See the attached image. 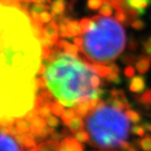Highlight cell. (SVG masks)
Returning a JSON list of instances; mask_svg holds the SVG:
<instances>
[{
  "label": "cell",
  "mask_w": 151,
  "mask_h": 151,
  "mask_svg": "<svg viewBox=\"0 0 151 151\" xmlns=\"http://www.w3.org/2000/svg\"><path fill=\"white\" fill-rule=\"evenodd\" d=\"M145 22L141 19H136L135 21H133L132 24H131V27L136 29V30H142L145 28Z\"/></svg>",
  "instance_id": "f35d334b"
},
{
  "label": "cell",
  "mask_w": 151,
  "mask_h": 151,
  "mask_svg": "<svg viewBox=\"0 0 151 151\" xmlns=\"http://www.w3.org/2000/svg\"><path fill=\"white\" fill-rule=\"evenodd\" d=\"M131 147H132V146L130 145V143H128L127 141L122 142L121 145H120V147H119V148L121 149V151H129V150L131 149Z\"/></svg>",
  "instance_id": "f6af8a7d"
},
{
  "label": "cell",
  "mask_w": 151,
  "mask_h": 151,
  "mask_svg": "<svg viewBox=\"0 0 151 151\" xmlns=\"http://www.w3.org/2000/svg\"><path fill=\"white\" fill-rule=\"evenodd\" d=\"M92 24V18L84 17L79 21V27H80V33L81 35H85L87 32L89 31L90 27Z\"/></svg>",
  "instance_id": "d4e9b609"
},
{
  "label": "cell",
  "mask_w": 151,
  "mask_h": 151,
  "mask_svg": "<svg viewBox=\"0 0 151 151\" xmlns=\"http://www.w3.org/2000/svg\"><path fill=\"white\" fill-rule=\"evenodd\" d=\"M73 42H74V45L77 46V47L79 48V50H81V49H82V47H83V44H84V40H83V38H81L80 37H74V38H73Z\"/></svg>",
  "instance_id": "7bdbcfd3"
},
{
  "label": "cell",
  "mask_w": 151,
  "mask_h": 151,
  "mask_svg": "<svg viewBox=\"0 0 151 151\" xmlns=\"http://www.w3.org/2000/svg\"><path fill=\"white\" fill-rule=\"evenodd\" d=\"M37 151H60V143L53 139L43 141L37 146Z\"/></svg>",
  "instance_id": "7c38bea8"
},
{
  "label": "cell",
  "mask_w": 151,
  "mask_h": 151,
  "mask_svg": "<svg viewBox=\"0 0 151 151\" xmlns=\"http://www.w3.org/2000/svg\"><path fill=\"white\" fill-rule=\"evenodd\" d=\"M96 73L78 58L62 52L47 68L45 78L47 88L57 101L74 107L81 102L91 99L95 89L92 77Z\"/></svg>",
  "instance_id": "7a4b0ae2"
},
{
  "label": "cell",
  "mask_w": 151,
  "mask_h": 151,
  "mask_svg": "<svg viewBox=\"0 0 151 151\" xmlns=\"http://www.w3.org/2000/svg\"><path fill=\"white\" fill-rule=\"evenodd\" d=\"M129 151H136V149H135V148H134V147H131V149H130V150H129Z\"/></svg>",
  "instance_id": "f5cc1de1"
},
{
  "label": "cell",
  "mask_w": 151,
  "mask_h": 151,
  "mask_svg": "<svg viewBox=\"0 0 151 151\" xmlns=\"http://www.w3.org/2000/svg\"><path fill=\"white\" fill-rule=\"evenodd\" d=\"M0 19V116L16 119L35 106L42 48L23 10L1 6Z\"/></svg>",
  "instance_id": "6da1fadb"
},
{
  "label": "cell",
  "mask_w": 151,
  "mask_h": 151,
  "mask_svg": "<svg viewBox=\"0 0 151 151\" xmlns=\"http://www.w3.org/2000/svg\"><path fill=\"white\" fill-rule=\"evenodd\" d=\"M51 106H52V104L46 105L44 106H42L40 109V110H39V116H41L42 117H44V118H47L49 116H51V113H52Z\"/></svg>",
  "instance_id": "d590c367"
},
{
  "label": "cell",
  "mask_w": 151,
  "mask_h": 151,
  "mask_svg": "<svg viewBox=\"0 0 151 151\" xmlns=\"http://www.w3.org/2000/svg\"><path fill=\"white\" fill-rule=\"evenodd\" d=\"M99 151H109V150H104V149H103V150H99Z\"/></svg>",
  "instance_id": "db71d44e"
},
{
  "label": "cell",
  "mask_w": 151,
  "mask_h": 151,
  "mask_svg": "<svg viewBox=\"0 0 151 151\" xmlns=\"http://www.w3.org/2000/svg\"><path fill=\"white\" fill-rule=\"evenodd\" d=\"M109 67L111 69V72H115V73H117L119 74V68H118V66L116 64V63H111L109 65Z\"/></svg>",
  "instance_id": "bcb514c9"
},
{
  "label": "cell",
  "mask_w": 151,
  "mask_h": 151,
  "mask_svg": "<svg viewBox=\"0 0 151 151\" xmlns=\"http://www.w3.org/2000/svg\"><path fill=\"white\" fill-rule=\"evenodd\" d=\"M141 126L145 128V130L147 132H151V123L147 122V121H144L141 123Z\"/></svg>",
  "instance_id": "7dc6e473"
},
{
  "label": "cell",
  "mask_w": 151,
  "mask_h": 151,
  "mask_svg": "<svg viewBox=\"0 0 151 151\" xmlns=\"http://www.w3.org/2000/svg\"><path fill=\"white\" fill-rule=\"evenodd\" d=\"M110 151H118V150H110Z\"/></svg>",
  "instance_id": "11a10c76"
},
{
  "label": "cell",
  "mask_w": 151,
  "mask_h": 151,
  "mask_svg": "<svg viewBox=\"0 0 151 151\" xmlns=\"http://www.w3.org/2000/svg\"><path fill=\"white\" fill-rule=\"evenodd\" d=\"M114 1H115V0H104V2H107V3H109V4H111Z\"/></svg>",
  "instance_id": "f907efd6"
},
{
  "label": "cell",
  "mask_w": 151,
  "mask_h": 151,
  "mask_svg": "<svg viewBox=\"0 0 151 151\" xmlns=\"http://www.w3.org/2000/svg\"><path fill=\"white\" fill-rule=\"evenodd\" d=\"M116 13H115V17L119 23H122L126 26H130L129 25V21H128V15L127 10L124 7H117L115 9Z\"/></svg>",
  "instance_id": "ffe728a7"
},
{
  "label": "cell",
  "mask_w": 151,
  "mask_h": 151,
  "mask_svg": "<svg viewBox=\"0 0 151 151\" xmlns=\"http://www.w3.org/2000/svg\"><path fill=\"white\" fill-rule=\"evenodd\" d=\"M76 116H77V114H76L75 109L73 107H69V109H66L65 112L63 113V115L61 116V119L63 121V124L67 126Z\"/></svg>",
  "instance_id": "cb8c5ba5"
},
{
  "label": "cell",
  "mask_w": 151,
  "mask_h": 151,
  "mask_svg": "<svg viewBox=\"0 0 151 151\" xmlns=\"http://www.w3.org/2000/svg\"><path fill=\"white\" fill-rule=\"evenodd\" d=\"M142 51L145 54V56L151 58V36L147 38V41H144L142 43Z\"/></svg>",
  "instance_id": "836d02e7"
},
{
  "label": "cell",
  "mask_w": 151,
  "mask_h": 151,
  "mask_svg": "<svg viewBox=\"0 0 151 151\" xmlns=\"http://www.w3.org/2000/svg\"><path fill=\"white\" fill-rule=\"evenodd\" d=\"M85 64L87 65V66L91 70H93L96 75L100 76V77H102V78H106L107 76H109L111 73V69H110V68L109 66L106 67L105 65L96 64V63H93L91 61L87 62V63H85Z\"/></svg>",
  "instance_id": "8fae6325"
},
{
  "label": "cell",
  "mask_w": 151,
  "mask_h": 151,
  "mask_svg": "<svg viewBox=\"0 0 151 151\" xmlns=\"http://www.w3.org/2000/svg\"><path fill=\"white\" fill-rule=\"evenodd\" d=\"M140 148L143 151H151V137L150 135H146L140 140Z\"/></svg>",
  "instance_id": "f546056e"
},
{
  "label": "cell",
  "mask_w": 151,
  "mask_h": 151,
  "mask_svg": "<svg viewBox=\"0 0 151 151\" xmlns=\"http://www.w3.org/2000/svg\"><path fill=\"white\" fill-rule=\"evenodd\" d=\"M17 142L20 144L23 149H31L33 147H37V140L30 132L24 133V134H19L18 136L15 137Z\"/></svg>",
  "instance_id": "30bf717a"
},
{
  "label": "cell",
  "mask_w": 151,
  "mask_h": 151,
  "mask_svg": "<svg viewBox=\"0 0 151 151\" xmlns=\"http://www.w3.org/2000/svg\"><path fill=\"white\" fill-rule=\"evenodd\" d=\"M60 151H84V146L73 137H67L61 140Z\"/></svg>",
  "instance_id": "8992f818"
},
{
  "label": "cell",
  "mask_w": 151,
  "mask_h": 151,
  "mask_svg": "<svg viewBox=\"0 0 151 151\" xmlns=\"http://www.w3.org/2000/svg\"><path fill=\"white\" fill-rule=\"evenodd\" d=\"M146 81L143 76H135L128 80V89L135 94H141L146 90Z\"/></svg>",
  "instance_id": "52a82bcc"
},
{
  "label": "cell",
  "mask_w": 151,
  "mask_h": 151,
  "mask_svg": "<svg viewBox=\"0 0 151 151\" xmlns=\"http://www.w3.org/2000/svg\"><path fill=\"white\" fill-rule=\"evenodd\" d=\"M43 36L50 38L54 43H57V41L59 39V27L58 24L55 20H52L51 22L47 24L43 27Z\"/></svg>",
  "instance_id": "ba28073f"
},
{
  "label": "cell",
  "mask_w": 151,
  "mask_h": 151,
  "mask_svg": "<svg viewBox=\"0 0 151 151\" xmlns=\"http://www.w3.org/2000/svg\"><path fill=\"white\" fill-rule=\"evenodd\" d=\"M66 6V0H53L50 5V11L53 17L65 13Z\"/></svg>",
  "instance_id": "5bb4252c"
},
{
  "label": "cell",
  "mask_w": 151,
  "mask_h": 151,
  "mask_svg": "<svg viewBox=\"0 0 151 151\" xmlns=\"http://www.w3.org/2000/svg\"><path fill=\"white\" fill-rule=\"evenodd\" d=\"M37 116H39L38 111H37V109H35L34 107H33V109H32L29 112H27V115H26L24 117L26 118L27 120H28L29 122H31V121L33 120L34 118H36Z\"/></svg>",
  "instance_id": "60d3db41"
},
{
  "label": "cell",
  "mask_w": 151,
  "mask_h": 151,
  "mask_svg": "<svg viewBox=\"0 0 151 151\" xmlns=\"http://www.w3.org/2000/svg\"><path fill=\"white\" fill-rule=\"evenodd\" d=\"M67 30H68V38H73L81 35L79 22L77 20H71L67 25Z\"/></svg>",
  "instance_id": "e0dca14e"
},
{
  "label": "cell",
  "mask_w": 151,
  "mask_h": 151,
  "mask_svg": "<svg viewBox=\"0 0 151 151\" xmlns=\"http://www.w3.org/2000/svg\"><path fill=\"white\" fill-rule=\"evenodd\" d=\"M14 125L17 128L18 134L28 133L31 130V123L28 120H27L25 117L17 118Z\"/></svg>",
  "instance_id": "2e32d148"
},
{
  "label": "cell",
  "mask_w": 151,
  "mask_h": 151,
  "mask_svg": "<svg viewBox=\"0 0 151 151\" xmlns=\"http://www.w3.org/2000/svg\"><path fill=\"white\" fill-rule=\"evenodd\" d=\"M106 78L109 83H113L115 85H120L122 83V79L119 77V74L115 72H111Z\"/></svg>",
  "instance_id": "4dcf8cb0"
},
{
  "label": "cell",
  "mask_w": 151,
  "mask_h": 151,
  "mask_svg": "<svg viewBox=\"0 0 151 151\" xmlns=\"http://www.w3.org/2000/svg\"><path fill=\"white\" fill-rule=\"evenodd\" d=\"M63 138H65V137L63 136V134H62L61 132L58 133V132L54 131V132L51 134V139L56 140V141H59L60 139H63Z\"/></svg>",
  "instance_id": "ee69618b"
},
{
  "label": "cell",
  "mask_w": 151,
  "mask_h": 151,
  "mask_svg": "<svg viewBox=\"0 0 151 151\" xmlns=\"http://www.w3.org/2000/svg\"><path fill=\"white\" fill-rule=\"evenodd\" d=\"M104 4V0H88L87 6L90 10H98Z\"/></svg>",
  "instance_id": "1f68e13d"
},
{
  "label": "cell",
  "mask_w": 151,
  "mask_h": 151,
  "mask_svg": "<svg viewBox=\"0 0 151 151\" xmlns=\"http://www.w3.org/2000/svg\"><path fill=\"white\" fill-rule=\"evenodd\" d=\"M90 144L104 150L119 147L129 134V120L121 110L100 100L96 109L86 119Z\"/></svg>",
  "instance_id": "277c9868"
},
{
  "label": "cell",
  "mask_w": 151,
  "mask_h": 151,
  "mask_svg": "<svg viewBox=\"0 0 151 151\" xmlns=\"http://www.w3.org/2000/svg\"><path fill=\"white\" fill-rule=\"evenodd\" d=\"M134 98L139 105L148 107L151 106V89H147L142 94H138V96H135Z\"/></svg>",
  "instance_id": "ac0fdd59"
},
{
  "label": "cell",
  "mask_w": 151,
  "mask_h": 151,
  "mask_svg": "<svg viewBox=\"0 0 151 151\" xmlns=\"http://www.w3.org/2000/svg\"><path fill=\"white\" fill-rule=\"evenodd\" d=\"M47 120V124L48 125V127H57L59 126L60 122H59V119L57 117V116H49L48 117L46 118Z\"/></svg>",
  "instance_id": "8d00e7d4"
},
{
  "label": "cell",
  "mask_w": 151,
  "mask_h": 151,
  "mask_svg": "<svg viewBox=\"0 0 151 151\" xmlns=\"http://www.w3.org/2000/svg\"><path fill=\"white\" fill-rule=\"evenodd\" d=\"M125 5L129 8L136 10L140 17L145 15L147 7L151 5V0H126Z\"/></svg>",
  "instance_id": "9c48e42d"
},
{
  "label": "cell",
  "mask_w": 151,
  "mask_h": 151,
  "mask_svg": "<svg viewBox=\"0 0 151 151\" xmlns=\"http://www.w3.org/2000/svg\"><path fill=\"white\" fill-rule=\"evenodd\" d=\"M106 103L118 110H121V111L124 109H126V110L128 109V106L126 105V103L117 98H112V96H109V98L107 99V100L106 101Z\"/></svg>",
  "instance_id": "44dd1931"
},
{
  "label": "cell",
  "mask_w": 151,
  "mask_h": 151,
  "mask_svg": "<svg viewBox=\"0 0 151 151\" xmlns=\"http://www.w3.org/2000/svg\"><path fill=\"white\" fill-rule=\"evenodd\" d=\"M61 133L63 134V136H64L65 137H70L71 131L69 130V129H68V128H62Z\"/></svg>",
  "instance_id": "681fc988"
},
{
  "label": "cell",
  "mask_w": 151,
  "mask_h": 151,
  "mask_svg": "<svg viewBox=\"0 0 151 151\" xmlns=\"http://www.w3.org/2000/svg\"><path fill=\"white\" fill-rule=\"evenodd\" d=\"M63 50L65 53H67V54H68V55H71V56L76 57V58H78L79 55V53H78L79 48L76 45L70 44V43L67 40H66V42H65V45L63 47Z\"/></svg>",
  "instance_id": "7402d4cb"
},
{
  "label": "cell",
  "mask_w": 151,
  "mask_h": 151,
  "mask_svg": "<svg viewBox=\"0 0 151 151\" xmlns=\"http://www.w3.org/2000/svg\"><path fill=\"white\" fill-rule=\"evenodd\" d=\"M67 127H68V129L71 131V133L73 135H75L76 133H78L79 131H81L82 129L85 127V123L83 121V118L79 116H76L67 125Z\"/></svg>",
  "instance_id": "9a60e30c"
},
{
  "label": "cell",
  "mask_w": 151,
  "mask_h": 151,
  "mask_svg": "<svg viewBox=\"0 0 151 151\" xmlns=\"http://www.w3.org/2000/svg\"><path fill=\"white\" fill-rule=\"evenodd\" d=\"M40 44L42 47H48V48H53L55 47V43H54L50 38H47L46 37H43L39 39Z\"/></svg>",
  "instance_id": "74e56055"
},
{
  "label": "cell",
  "mask_w": 151,
  "mask_h": 151,
  "mask_svg": "<svg viewBox=\"0 0 151 151\" xmlns=\"http://www.w3.org/2000/svg\"><path fill=\"white\" fill-rule=\"evenodd\" d=\"M53 0H35L34 3H37V4H44V5H51Z\"/></svg>",
  "instance_id": "c3c4849f"
},
{
  "label": "cell",
  "mask_w": 151,
  "mask_h": 151,
  "mask_svg": "<svg viewBox=\"0 0 151 151\" xmlns=\"http://www.w3.org/2000/svg\"><path fill=\"white\" fill-rule=\"evenodd\" d=\"M126 39L125 30L117 20L96 15L92 17L89 31L83 35L80 52L93 63L109 65L124 51Z\"/></svg>",
  "instance_id": "3957f363"
},
{
  "label": "cell",
  "mask_w": 151,
  "mask_h": 151,
  "mask_svg": "<svg viewBox=\"0 0 151 151\" xmlns=\"http://www.w3.org/2000/svg\"><path fill=\"white\" fill-rule=\"evenodd\" d=\"M113 8L114 7H113V6L111 4L105 2L99 10V15H101L103 17H109L113 14Z\"/></svg>",
  "instance_id": "484cf974"
},
{
  "label": "cell",
  "mask_w": 151,
  "mask_h": 151,
  "mask_svg": "<svg viewBox=\"0 0 151 151\" xmlns=\"http://www.w3.org/2000/svg\"><path fill=\"white\" fill-rule=\"evenodd\" d=\"M52 20H53V16L52 14L48 13V11H44L39 15V21L43 25L48 24Z\"/></svg>",
  "instance_id": "d6a6232c"
},
{
  "label": "cell",
  "mask_w": 151,
  "mask_h": 151,
  "mask_svg": "<svg viewBox=\"0 0 151 151\" xmlns=\"http://www.w3.org/2000/svg\"><path fill=\"white\" fill-rule=\"evenodd\" d=\"M73 109H75V112H76V114H77V116H79L81 117H87L90 114L88 100L76 105Z\"/></svg>",
  "instance_id": "d6986e66"
},
{
  "label": "cell",
  "mask_w": 151,
  "mask_h": 151,
  "mask_svg": "<svg viewBox=\"0 0 151 151\" xmlns=\"http://www.w3.org/2000/svg\"><path fill=\"white\" fill-rule=\"evenodd\" d=\"M120 60L122 63L124 64H127V66H130L132 64H136L137 60V58L136 55L134 54H130V53H127V54H125V55H122L121 58H120Z\"/></svg>",
  "instance_id": "83f0119b"
},
{
  "label": "cell",
  "mask_w": 151,
  "mask_h": 151,
  "mask_svg": "<svg viewBox=\"0 0 151 151\" xmlns=\"http://www.w3.org/2000/svg\"><path fill=\"white\" fill-rule=\"evenodd\" d=\"M131 133L133 135L138 136V137H144L146 134V130L145 128L141 126V125H134L131 127Z\"/></svg>",
  "instance_id": "e575fe53"
},
{
  "label": "cell",
  "mask_w": 151,
  "mask_h": 151,
  "mask_svg": "<svg viewBox=\"0 0 151 151\" xmlns=\"http://www.w3.org/2000/svg\"><path fill=\"white\" fill-rule=\"evenodd\" d=\"M135 68L131 66H127L124 69V75H125V77L127 78L128 79L129 78H132L133 77H135Z\"/></svg>",
  "instance_id": "ab89813d"
},
{
  "label": "cell",
  "mask_w": 151,
  "mask_h": 151,
  "mask_svg": "<svg viewBox=\"0 0 151 151\" xmlns=\"http://www.w3.org/2000/svg\"><path fill=\"white\" fill-rule=\"evenodd\" d=\"M65 106L63 104H61L59 101H54L52 103V106H51V111H52V114H54L55 116H62L63 113L65 112Z\"/></svg>",
  "instance_id": "4316f807"
},
{
  "label": "cell",
  "mask_w": 151,
  "mask_h": 151,
  "mask_svg": "<svg viewBox=\"0 0 151 151\" xmlns=\"http://www.w3.org/2000/svg\"><path fill=\"white\" fill-rule=\"evenodd\" d=\"M150 65H151V58L144 55L137 58L136 62V68L139 74L143 75V74H146L149 70Z\"/></svg>",
  "instance_id": "4fadbf2b"
},
{
  "label": "cell",
  "mask_w": 151,
  "mask_h": 151,
  "mask_svg": "<svg viewBox=\"0 0 151 151\" xmlns=\"http://www.w3.org/2000/svg\"><path fill=\"white\" fill-rule=\"evenodd\" d=\"M27 151H37V147H33V148H31V149H28Z\"/></svg>",
  "instance_id": "816d5d0a"
},
{
  "label": "cell",
  "mask_w": 151,
  "mask_h": 151,
  "mask_svg": "<svg viewBox=\"0 0 151 151\" xmlns=\"http://www.w3.org/2000/svg\"><path fill=\"white\" fill-rule=\"evenodd\" d=\"M75 138L78 140V141L81 142V143H87L89 142L90 140V135L88 131H85V130H81L78 133H76L74 135Z\"/></svg>",
  "instance_id": "f1b7e54d"
},
{
  "label": "cell",
  "mask_w": 151,
  "mask_h": 151,
  "mask_svg": "<svg viewBox=\"0 0 151 151\" xmlns=\"http://www.w3.org/2000/svg\"><path fill=\"white\" fill-rule=\"evenodd\" d=\"M127 48L130 51H135L138 48V42L134 40V39H130L128 41V46Z\"/></svg>",
  "instance_id": "b9f144b4"
},
{
  "label": "cell",
  "mask_w": 151,
  "mask_h": 151,
  "mask_svg": "<svg viewBox=\"0 0 151 151\" xmlns=\"http://www.w3.org/2000/svg\"><path fill=\"white\" fill-rule=\"evenodd\" d=\"M125 114H126V116H127L128 120H129V121H131L133 124L137 125V124H138V123L141 122L142 117H141V116H140V114L137 113L136 110H133V109H127V110H126Z\"/></svg>",
  "instance_id": "603a6c76"
},
{
  "label": "cell",
  "mask_w": 151,
  "mask_h": 151,
  "mask_svg": "<svg viewBox=\"0 0 151 151\" xmlns=\"http://www.w3.org/2000/svg\"><path fill=\"white\" fill-rule=\"evenodd\" d=\"M1 151H23L15 137L1 130Z\"/></svg>",
  "instance_id": "5b68a950"
}]
</instances>
